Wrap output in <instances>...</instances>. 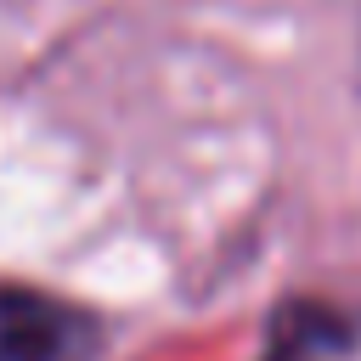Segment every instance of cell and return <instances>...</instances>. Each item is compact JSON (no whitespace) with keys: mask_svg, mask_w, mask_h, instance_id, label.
<instances>
[{"mask_svg":"<svg viewBox=\"0 0 361 361\" xmlns=\"http://www.w3.org/2000/svg\"><path fill=\"white\" fill-rule=\"evenodd\" d=\"M96 322L39 288L0 282V361H90Z\"/></svg>","mask_w":361,"mask_h":361,"instance_id":"6da1fadb","label":"cell"}]
</instances>
